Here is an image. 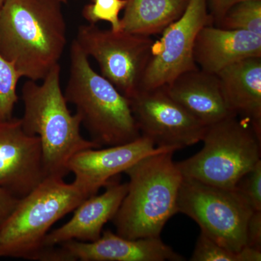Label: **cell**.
Listing matches in <instances>:
<instances>
[{
    "label": "cell",
    "mask_w": 261,
    "mask_h": 261,
    "mask_svg": "<svg viewBox=\"0 0 261 261\" xmlns=\"http://www.w3.org/2000/svg\"><path fill=\"white\" fill-rule=\"evenodd\" d=\"M61 0H5L0 8V55L22 77L39 82L59 64L67 44Z\"/></svg>",
    "instance_id": "obj_1"
},
{
    "label": "cell",
    "mask_w": 261,
    "mask_h": 261,
    "mask_svg": "<svg viewBox=\"0 0 261 261\" xmlns=\"http://www.w3.org/2000/svg\"><path fill=\"white\" fill-rule=\"evenodd\" d=\"M61 68L56 65L42 84L28 80L21 89L23 115L20 118L25 133L37 136L42 145L46 176L64 178L75 154L102 146L81 135L78 114H71L61 89Z\"/></svg>",
    "instance_id": "obj_2"
},
{
    "label": "cell",
    "mask_w": 261,
    "mask_h": 261,
    "mask_svg": "<svg viewBox=\"0 0 261 261\" xmlns=\"http://www.w3.org/2000/svg\"><path fill=\"white\" fill-rule=\"evenodd\" d=\"M174 152L149 154L126 170L128 189L112 219L117 234L130 240L157 238L177 214L183 176L173 161Z\"/></svg>",
    "instance_id": "obj_3"
},
{
    "label": "cell",
    "mask_w": 261,
    "mask_h": 261,
    "mask_svg": "<svg viewBox=\"0 0 261 261\" xmlns=\"http://www.w3.org/2000/svg\"><path fill=\"white\" fill-rule=\"evenodd\" d=\"M64 96L67 102L74 106L92 140L99 145H123L140 137L128 98L92 68L75 39L70 45Z\"/></svg>",
    "instance_id": "obj_4"
},
{
    "label": "cell",
    "mask_w": 261,
    "mask_h": 261,
    "mask_svg": "<svg viewBox=\"0 0 261 261\" xmlns=\"http://www.w3.org/2000/svg\"><path fill=\"white\" fill-rule=\"evenodd\" d=\"M96 195L76 181L48 176L20 199L0 226V257L37 260L44 240L56 222Z\"/></svg>",
    "instance_id": "obj_5"
},
{
    "label": "cell",
    "mask_w": 261,
    "mask_h": 261,
    "mask_svg": "<svg viewBox=\"0 0 261 261\" xmlns=\"http://www.w3.org/2000/svg\"><path fill=\"white\" fill-rule=\"evenodd\" d=\"M202 141L200 152L176 163L183 177L234 190L240 178L260 161V139L237 116L207 126Z\"/></svg>",
    "instance_id": "obj_6"
},
{
    "label": "cell",
    "mask_w": 261,
    "mask_h": 261,
    "mask_svg": "<svg viewBox=\"0 0 261 261\" xmlns=\"http://www.w3.org/2000/svg\"><path fill=\"white\" fill-rule=\"evenodd\" d=\"M177 211L191 218L201 231L227 249L238 252L247 244V226L254 212L237 190H228L183 177Z\"/></svg>",
    "instance_id": "obj_7"
},
{
    "label": "cell",
    "mask_w": 261,
    "mask_h": 261,
    "mask_svg": "<svg viewBox=\"0 0 261 261\" xmlns=\"http://www.w3.org/2000/svg\"><path fill=\"white\" fill-rule=\"evenodd\" d=\"M75 40L123 95L129 99L139 90L153 43L150 37L88 24L79 27Z\"/></svg>",
    "instance_id": "obj_8"
},
{
    "label": "cell",
    "mask_w": 261,
    "mask_h": 261,
    "mask_svg": "<svg viewBox=\"0 0 261 261\" xmlns=\"http://www.w3.org/2000/svg\"><path fill=\"white\" fill-rule=\"evenodd\" d=\"M212 21L207 0H190L181 16L163 30L161 39L152 43L139 90L165 87L197 68L193 54L196 37Z\"/></svg>",
    "instance_id": "obj_9"
},
{
    "label": "cell",
    "mask_w": 261,
    "mask_h": 261,
    "mask_svg": "<svg viewBox=\"0 0 261 261\" xmlns=\"http://www.w3.org/2000/svg\"><path fill=\"white\" fill-rule=\"evenodd\" d=\"M128 99L141 135L156 147L176 151L203 138L207 126L170 97L164 87L138 90Z\"/></svg>",
    "instance_id": "obj_10"
},
{
    "label": "cell",
    "mask_w": 261,
    "mask_h": 261,
    "mask_svg": "<svg viewBox=\"0 0 261 261\" xmlns=\"http://www.w3.org/2000/svg\"><path fill=\"white\" fill-rule=\"evenodd\" d=\"M45 178L40 139L25 133L20 118L0 122V187L21 199Z\"/></svg>",
    "instance_id": "obj_11"
},
{
    "label": "cell",
    "mask_w": 261,
    "mask_h": 261,
    "mask_svg": "<svg viewBox=\"0 0 261 261\" xmlns=\"http://www.w3.org/2000/svg\"><path fill=\"white\" fill-rule=\"evenodd\" d=\"M53 247L47 261H183L185 257L160 237L130 240L111 230L94 242L71 241Z\"/></svg>",
    "instance_id": "obj_12"
},
{
    "label": "cell",
    "mask_w": 261,
    "mask_h": 261,
    "mask_svg": "<svg viewBox=\"0 0 261 261\" xmlns=\"http://www.w3.org/2000/svg\"><path fill=\"white\" fill-rule=\"evenodd\" d=\"M166 150L176 151L157 147L149 139L141 135L123 145L81 151L70 160L68 169L74 174L75 181L97 194L99 189L107 186L113 178L140 159Z\"/></svg>",
    "instance_id": "obj_13"
},
{
    "label": "cell",
    "mask_w": 261,
    "mask_h": 261,
    "mask_svg": "<svg viewBox=\"0 0 261 261\" xmlns=\"http://www.w3.org/2000/svg\"><path fill=\"white\" fill-rule=\"evenodd\" d=\"M101 195L86 199L75 209L74 214L60 228L47 233L44 247H56L71 240L94 242L100 238L105 225L112 221L124 198L128 184L112 180Z\"/></svg>",
    "instance_id": "obj_14"
},
{
    "label": "cell",
    "mask_w": 261,
    "mask_h": 261,
    "mask_svg": "<svg viewBox=\"0 0 261 261\" xmlns=\"http://www.w3.org/2000/svg\"><path fill=\"white\" fill-rule=\"evenodd\" d=\"M193 54L200 70L217 74L228 65L245 58L261 57V36L207 24L196 37Z\"/></svg>",
    "instance_id": "obj_15"
},
{
    "label": "cell",
    "mask_w": 261,
    "mask_h": 261,
    "mask_svg": "<svg viewBox=\"0 0 261 261\" xmlns=\"http://www.w3.org/2000/svg\"><path fill=\"white\" fill-rule=\"evenodd\" d=\"M163 87L170 97L206 126L236 116L226 106L216 74L197 68Z\"/></svg>",
    "instance_id": "obj_16"
},
{
    "label": "cell",
    "mask_w": 261,
    "mask_h": 261,
    "mask_svg": "<svg viewBox=\"0 0 261 261\" xmlns=\"http://www.w3.org/2000/svg\"><path fill=\"white\" fill-rule=\"evenodd\" d=\"M216 75L229 111L245 116L261 140V57L237 62Z\"/></svg>",
    "instance_id": "obj_17"
},
{
    "label": "cell",
    "mask_w": 261,
    "mask_h": 261,
    "mask_svg": "<svg viewBox=\"0 0 261 261\" xmlns=\"http://www.w3.org/2000/svg\"><path fill=\"white\" fill-rule=\"evenodd\" d=\"M190 0H128L122 31L150 37L162 33L186 10Z\"/></svg>",
    "instance_id": "obj_18"
},
{
    "label": "cell",
    "mask_w": 261,
    "mask_h": 261,
    "mask_svg": "<svg viewBox=\"0 0 261 261\" xmlns=\"http://www.w3.org/2000/svg\"><path fill=\"white\" fill-rule=\"evenodd\" d=\"M216 24L219 28L247 31L261 36V0L239 2Z\"/></svg>",
    "instance_id": "obj_19"
},
{
    "label": "cell",
    "mask_w": 261,
    "mask_h": 261,
    "mask_svg": "<svg viewBox=\"0 0 261 261\" xmlns=\"http://www.w3.org/2000/svg\"><path fill=\"white\" fill-rule=\"evenodd\" d=\"M21 75L13 63L0 55V122L13 117L15 105L18 102L17 85Z\"/></svg>",
    "instance_id": "obj_20"
},
{
    "label": "cell",
    "mask_w": 261,
    "mask_h": 261,
    "mask_svg": "<svg viewBox=\"0 0 261 261\" xmlns=\"http://www.w3.org/2000/svg\"><path fill=\"white\" fill-rule=\"evenodd\" d=\"M128 0H92V3L85 5L82 10V16L89 24L99 21L108 22L111 30L121 32L120 13L124 10Z\"/></svg>",
    "instance_id": "obj_21"
},
{
    "label": "cell",
    "mask_w": 261,
    "mask_h": 261,
    "mask_svg": "<svg viewBox=\"0 0 261 261\" xmlns=\"http://www.w3.org/2000/svg\"><path fill=\"white\" fill-rule=\"evenodd\" d=\"M191 261H238L237 252L221 246L205 233L200 231Z\"/></svg>",
    "instance_id": "obj_22"
},
{
    "label": "cell",
    "mask_w": 261,
    "mask_h": 261,
    "mask_svg": "<svg viewBox=\"0 0 261 261\" xmlns=\"http://www.w3.org/2000/svg\"><path fill=\"white\" fill-rule=\"evenodd\" d=\"M235 190L248 200L254 211H261V161L240 178Z\"/></svg>",
    "instance_id": "obj_23"
},
{
    "label": "cell",
    "mask_w": 261,
    "mask_h": 261,
    "mask_svg": "<svg viewBox=\"0 0 261 261\" xmlns=\"http://www.w3.org/2000/svg\"><path fill=\"white\" fill-rule=\"evenodd\" d=\"M247 246L261 250V211H255L247 226Z\"/></svg>",
    "instance_id": "obj_24"
},
{
    "label": "cell",
    "mask_w": 261,
    "mask_h": 261,
    "mask_svg": "<svg viewBox=\"0 0 261 261\" xmlns=\"http://www.w3.org/2000/svg\"><path fill=\"white\" fill-rule=\"evenodd\" d=\"M19 200L0 187V226L14 210Z\"/></svg>",
    "instance_id": "obj_25"
},
{
    "label": "cell",
    "mask_w": 261,
    "mask_h": 261,
    "mask_svg": "<svg viewBox=\"0 0 261 261\" xmlns=\"http://www.w3.org/2000/svg\"><path fill=\"white\" fill-rule=\"evenodd\" d=\"M243 0H207L210 5L212 20L217 23L231 6Z\"/></svg>",
    "instance_id": "obj_26"
},
{
    "label": "cell",
    "mask_w": 261,
    "mask_h": 261,
    "mask_svg": "<svg viewBox=\"0 0 261 261\" xmlns=\"http://www.w3.org/2000/svg\"><path fill=\"white\" fill-rule=\"evenodd\" d=\"M238 261H260L261 250L245 245L237 252Z\"/></svg>",
    "instance_id": "obj_27"
},
{
    "label": "cell",
    "mask_w": 261,
    "mask_h": 261,
    "mask_svg": "<svg viewBox=\"0 0 261 261\" xmlns=\"http://www.w3.org/2000/svg\"><path fill=\"white\" fill-rule=\"evenodd\" d=\"M5 0H0V8L3 6V5L4 4Z\"/></svg>",
    "instance_id": "obj_28"
},
{
    "label": "cell",
    "mask_w": 261,
    "mask_h": 261,
    "mask_svg": "<svg viewBox=\"0 0 261 261\" xmlns=\"http://www.w3.org/2000/svg\"><path fill=\"white\" fill-rule=\"evenodd\" d=\"M61 2H63V3H67V2L68 1V0H61Z\"/></svg>",
    "instance_id": "obj_29"
},
{
    "label": "cell",
    "mask_w": 261,
    "mask_h": 261,
    "mask_svg": "<svg viewBox=\"0 0 261 261\" xmlns=\"http://www.w3.org/2000/svg\"><path fill=\"white\" fill-rule=\"evenodd\" d=\"M75 1H79V0H75Z\"/></svg>",
    "instance_id": "obj_30"
}]
</instances>
